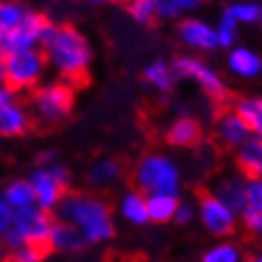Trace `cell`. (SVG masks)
<instances>
[{"label":"cell","mask_w":262,"mask_h":262,"mask_svg":"<svg viewBox=\"0 0 262 262\" xmlns=\"http://www.w3.org/2000/svg\"><path fill=\"white\" fill-rule=\"evenodd\" d=\"M40 50L46 55L48 67L67 84H82L92 71V42L76 27L50 23Z\"/></svg>","instance_id":"6da1fadb"},{"label":"cell","mask_w":262,"mask_h":262,"mask_svg":"<svg viewBox=\"0 0 262 262\" xmlns=\"http://www.w3.org/2000/svg\"><path fill=\"white\" fill-rule=\"evenodd\" d=\"M55 213L59 221L78 230L88 245L111 242L116 232L114 213L108 202L92 192H67Z\"/></svg>","instance_id":"7a4b0ae2"},{"label":"cell","mask_w":262,"mask_h":262,"mask_svg":"<svg viewBox=\"0 0 262 262\" xmlns=\"http://www.w3.org/2000/svg\"><path fill=\"white\" fill-rule=\"evenodd\" d=\"M135 188L146 196L165 194L179 198L183 190V171L171 156L164 152H148L133 169Z\"/></svg>","instance_id":"3957f363"},{"label":"cell","mask_w":262,"mask_h":262,"mask_svg":"<svg viewBox=\"0 0 262 262\" xmlns=\"http://www.w3.org/2000/svg\"><path fill=\"white\" fill-rule=\"evenodd\" d=\"M48 69L50 67H48L46 55L40 48L12 52L8 53L4 69L0 72L2 85H6L13 93L33 92L42 84Z\"/></svg>","instance_id":"277c9868"},{"label":"cell","mask_w":262,"mask_h":262,"mask_svg":"<svg viewBox=\"0 0 262 262\" xmlns=\"http://www.w3.org/2000/svg\"><path fill=\"white\" fill-rule=\"evenodd\" d=\"M74 108V90L63 80L42 82L31 95L33 120L44 125H55L65 122Z\"/></svg>","instance_id":"5b68a950"},{"label":"cell","mask_w":262,"mask_h":262,"mask_svg":"<svg viewBox=\"0 0 262 262\" xmlns=\"http://www.w3.org/2000/svg\"><path fill=\"white\" fill-rule=\"evenodd\" d=\"M34 190V205L42 211L55 213L59 203L71 186V171L65 164L53 162L50 165H38L29 175Z\"/></svg>","instance_id":"8992f818"},{"label":"cell","mask_w":262,"mask_h":262,"mask_svg":"<svg viewBox=\"0 0 262 262\" xmlns=\"http://www.w3.org/2000/svg\"><path fill=\"white\" fill-rule=\"evenodd\" d=\"M171 65H173L177 78L194 82L207 97L215 99V101L226 97V93H228L226 80L223 78V74L216 71L215 67L209 65L207 61H203L202 57L179 55Z\"/></svg>","instance_id":"52a82bcc"},{"label":"cell","mask_w":262,"mask_h":262,"mask_svg":"<svg viewBox=\"0 0 262 262\" xmlns=\"http://www.w3.org/2000/svg\"><path fill=\"white\" fill-rule=\"evenodd\" d=\"M196 216L203 230L215 237H228L234 234L239 215L232 211L228 205H224L219 198L213 194H203L196 203Z\"/></svg>","instance_id":"ba28073f"},{"label":"cell","mask_w":262,"mask_h":262,"mask_svg":"<svg viewBox=\"0 0 262 262\" xmlns=\"http://www.w3.org/2000/svg\"><path fill=\"white\" fill-rule=\"evenodd\" d=\"M50 23L52 21H48L44 13L36 12V10H29L19 25L12 29L10 33L0 36V44L8 53L40 48Z\"/></svg>","instance_id":"9c48e42d"},{"label":"cell","mask_w":262,"mask_h":262,"mask_svg":"<svg viewBox=\"0 0 262 262\" xmlns=\"http://www.w3.org/2000/svg\"><path fill=\"white\" fill-rule=\"evenodd\" d=\"M53 216L48 211H42L40 207L33 205L27 209L15 211V219H13L12 230L15 236L19 237V242L33 243V245H46L48 247V237L53 226Z\"/></svg>","instance_id":"30bf717a"},{"label":"cell","mask_w":262,"mask_h":262,"mask_svg":"<svg viewBox=\"0 0 262 262\" xmlns=\"http://www.w3.org/2000/svg\"><path fill=\"white\" fill-rule=\"evenodd\" d=\"M31 124H33L31 111L17 99V93L2 85L0 88V137H21L31 129Z\"/></svg>","instance_id":"8fae6325"},{"label":"cell","mask_w":262,"mask_h":262,"mask_svg":"<svg viewBox=\"0 0 262 262\" xmlns=\"http://www.w3.org/2000/svg\"><path fill=\"white\" fill-rule=\"evenodd\" d=\"M177 36L183 46L198 53H209L219 48L215 25L202 17H183L177 25Z\"/></svg>","instance_id":"7c38bea8"},{"label":"cell","mask_w":262,"mask_h":262,"mask_svg":"<svg viewBox=\"0 0 262 262\" xmlns=\"http://www.w3.org/2000/svg\"><path fill=\"white\" fill-rule=\"evenodd\" d=\"M215 133L216 139L221 141V144L230 148V150L239 148L245 141H249L253 137L249 125L245 124V120L234 111H228L219 116L215 125Z\"/></svg>","instance_id":"4fadbf2b"},{"label":"cell","mask_w":262,"mask_h":262,"mask_svg":"<svg viewBox=\"0 0 262 262\" xmlns=\"http://www.w3.org/2000/svg\"><path fill=\"white\" fill-rule=\"evenodd\" d=\"M226 67L236 78L255 80L262 74V55L249 46H234L228 50Z\"/></svg>","instance_id":"5bb4252c"},{"label":"cell","mask_w":262,"mask_h":262,"mask_svg":"<svg viewBox=\"0 0 262 262\" xmlns=\"http://www.w3.org/2000/svg\"><path fill=\"white\" fill-rule=\"evenodd\" d=\"M245 190H247V179L243 175L230 173V175H223L213 184L211 194L239 215V211L245 207Z\"/></svg>","instance_id":"9a60e30c"},{"label":"cell","mask_w":262,"mask_h":262,"mask_svg":"<svg viewBox=\"0 0 262 262\" xmlns=\"http://www.w3.org/2000/svg\"><path fill=\"white\" fill-rule=\"evenodd\" d=\"M202 139V125L192 116H179L165 129V143L173 148H190Z\"/></svg>","instance_id":"2e32d148"},{"label":"cell","mask_w":262,"mask_h":262,"mask_svg":"<svg viewBox=\"0 0 262 262\" xmlns=\"http://www.w3.org/2000/svg\"><path fill=\"white\" fill-rule=\"evenodd\" d=\"M122 175H124V169H122V164L114 158H99L95 160L90 169H88V184L92 188H97V190H108L112 186L122 181Z\"/></svg>","instance_id":"e0dca14e"},{"label":"cell","mask_w":262,"mask_h":262,"mask_svg":"<svg viewBox=\"0 0 262 262\" xmlns=\"http://www.w3.org/2000/svg\"><path fill=\"white\" fill-rule=\"evenodd\" d=\"M118 215L122 221H125L131 226H144L148 223V213H146V194H143L137 188H131L120 194L118 205H116Z\"/></svg>","instance_id":"ac0fdd59"},{"label":"cell","mask_w":262,"mask_h":262,"mask_svg":"<svg viewBox=\"0 0 262 262\" xmlns=\"http://www.w3.org/2000/svg\"><path fill=\"white\" fill-rule=\"evenodd\" d=\"M88 245L78 230L65 221H55L48 237V247L59 253H78Z\"/></svg>","instance_id":"d6986e66"},{"label":"cell","mask_w":262,"mask_h":262,"mask_svg":"<svg viewBox=\"0 0 262 262\" xmlns=\"http://www.w3.org/2000/svg\"><path fill=\"white\" fill-rule=\"evenodd\" d=\"M236 164L245 179H262V139L251 137L236 148Z\"/></svg>","instance_id":"ffe728a7"},{"label":"cell","mask_w":262,"mask_h":262,"mask_svg":"<svg viewBox=\"0 0 262 262\" xmlns=\"http://www.w3.org/2000/svg\"><path fill=\"white\" fill-rule=\"evenodd\" d=\"M0 200L12 207L13 211H21L34 205V190L29 179H12L0 190Z\"/></svg>","instance_id":"44dd1931"},{"label":"cell","mask_w":262,"mask_h":262,"mask_svg":"<svg viewBox=\"0 0 262 262\" xmlns=\"http://www.w3.org/2000/svg\"><path fill=\"white\" fill-rule=\"evenodd\" d=\"M143 78L158 93H169L175 88L177 74L173 71V65H169L167 61L156 59L144 67Z\"/></svg>","instance_id":"7402d4cb"},{"label":"cell","mask_w":262,"mask_h":262,"mask_svg":"<svg viewBox=\"0 0 262 262\" xmlns=\"http://www.w3.org/2000/svg\"><path fill=\"white\" fill-rule=\"evenodd\" d=\"M249 125L253 137L262 139V95H245L236 101L232 108Z\"/></svg>","instance_id":"603a6c76"},{"label":"cell","mask_w":262,"mask_h":262,"mask_svg":"<svg viewBox=\"0 0 262 262\" xmlns=\"http://www.w3.org/2000/svg\"><path fill=\"white\" fill-rule=\"evenodd\" d=\"M179 198L165 196V194H154L146 196V213H148V223L165 224L173 221V215L177 211Z\"/></svg>","instance_id":"cb8c5ba5"},{"label":"cell","mask_w":262,"mask_h":262,"mask_svg":"<svg viewBox=\"0 0 262 262\" xmlns=\"http://www.w3.org/2000/svg\"><path fill=\"white\" fill-rule=\"evenodd\" d=\"M202 0H154L158 19H179L186 17V13L196 12Z\"/></svg>","instance_id":"d4e9b609"},{"label":"cell","mask_w":262,"mask_h":262,"mask_svg":"<svg viewBox=\"0 0 262 262\" xmlns=\"http://www.w3.org/2000/svg\"><path fill=\"white\" fill-rule=\"evenodd\" d=\"M29 8L23 0H0V36L19 25Z\"/></svg>","instance_id":"484cf974"},{"label":"cell","mask_w":262,"mask_h":262,"mask_svg":"<svg viewBox=\"0 0 262 262\" xmlns=\"http://www.w3.org/2000/svg\"><path fill=\"white\" fill-rule=\"evenodd\" d=\"M200 262H243V251L234 242H216L203 253Z\"/></svg>","instance_id":"4316f807"},{"label":"cell","mask_w":262,"mask_h":262,"mask_svg":"<svg viewBox=\"0 0 262 262\" xmlns=\"http://www.w3.org/2000/svg\"><path fill=\"white\" fill-rule=\"evenodd\" d=\"M215 31H216V40H219V48L230 50V48L236 46L237 36H239V23L232 17V13L228 10H224L221 13V17H219V21H216L215 25Z\"/></svg>","instance_id":"83f0119b"},{"label":"cell","mask_w":262,"mask_h":262,"mask_svg":"<svg viewBox=\"0 0 262 262\" xmlns=\"http://www.w3.org/2000/svg\"><path fill=\"white\" fill-rule=\"evenodd\" d=\"M232 17L242 25H258L262 23V6L256 2H236L226 8Z\"/></svg>","instance_id":"f1b7e54d"},{"label":"cell","mask_w":262,"mask_h":262,"mask_svg":"<svg viewBox=\"0 0 262 262\" xmlns=\"http://www.w3.org/2000/svg\"><path fill=\"white\" fill-rule=\"evenodd\" d=\"M46 245H33V243H25L17 249L10 251L6 262H44L48 253Z\"/></svg>","instance_id":"f546056e"},{"label":"cell","mask_w":262,"mask_h":262,"mask_svg":"<svg viewBox=\"0 0 262 262\" xmlns=\"http://www.w3.org/2000/svg\"><path fill=\"white\" fill-rule=\"evenodd\" d=\"M127 13L133 21H137L141 25H148L156 19L154 0H129L127 2Z\"/></svg>","instance_id":"4dcf8cb0"},{"label":"cell","mask_w":262,"mask_h":262,"mask_svg":"<svg viewBox=\"0 0 262 262\" xmlns=\"http://www.w3.org/2000/svg\"><path fill=\"white\" fill-rule=\"evenodd\" d=\"M245 207L262 215V179H247Z\"/></svg>","instance_id":"1f68e13d"},{"label":"cell","mask_w":262,"mask_h":262,"mask_svg":"<svg viewBox=\"0 0 262 262\" xmlns=\"http://www.w3.org/2000/svg\"><path fill=\"white\" fill-rule=\"evenodd\" d=\"M194 219H196V205L188 200H184V202L179 200L177 211L173 215V223L179 224V226H188Z\"/></svg>","instance_id":"d6a6232c"},{"label":"cell","mask_w":262,"mask_h":262,"mask_svg":"<svg viewBox=\"0 0 262 262\" xmlns=\"http://www.w3.org/2000/svg\"><path fill=\"white\" fill-rule=\"evenodd\" d=\"M239 223H242V226H245V228L249 230V232L256 234V230L260 228L262 224V215L256 213V211L249 209V207H243L239 211Z\"/></svg>","instance_id":"836d02e7"},{"label":"cell","mask_w":262,"mask_h":262,"mask_svg":"<svg viewBox=\"0 0 262 262\" xmlns=\"http://www.w3.org/2000/svg\"><path fill=\"white\" fill-rule=\"evenodd\" d=\"M13 219H15V211L4 200H0V236L6 234L8 230L12 228Z\"/></svg>","instance_id":"e575fe53"},{"label":"cell","mask_w":262,"mask_h":262,"mask_svg":"<svg viewBox=\"0 0 262 262\" xmlns=\"http://www.w3.org/2000/svg\"><path fill=\"white\" fill-rule=\"evenodd\" d=\"M36 162H38V165H50V164H53V162H57V158H55L53 152L44 150L36 156Z\"/></svg>","instance_id":"d590c367"},{"label":"cell","mask_w":262,"mask_h":262,"mask_svg":"<svg viewBox=\"0 0 262 262\" xmlns=\"http://www.w3.org/2000/svg\"><path fill=\"white\" fill-rule=\"evenodd\" d=\"M8 255H10V251L6 249V245H4V243L0 242V262H6Z\"/></svg>","instance_id":"8d00e7d4"},{"label":"cell","mask_w":262,"mask_h":262,"mask_svg":"<svg viewBox=\"0 0 262 262\" xmlns=\"http://www.w3.org/2000/svg\"><path fill=\"white\" fill-rule=\"evenodd\" d=\"M8 57V52L2 48V44H0V72H2V69H4V61H6Z\"/></svg>","instance_id":"74e56055"},{"label":"cell","mask_w":262,"mask_h":262,"mask_svg":"<svg viewBox=\"0 0 262 262\" xmlns=\"http://www.w3.org/2000/svg\"><path fill=\"white\" fill-rule=\"evenodd\" d=\"M251 262H262V255H256L251 258Z\"/></svg>","instance_id":"f35d334b"},{"label":"cell","mask_w":262,"mask_h":262,"mask_svg":"<svg viewBox=\"0 0 262 262\" xmlns=\"http://www.w3.org/2000/svg\"><path fill=\"white\" fill-rule=\"evenodd\" d=\"M256 237H258V239H262V224H260V228L256 230V234H255Z\"/></svg>","instance_id":"ab89813d"},{"label":"cell","mask_w":262,"mask_h":262,"mask_svg":"<svg viewBox=\"0 0 262 262\" xmlns=\"http://www.w3.org/2000/svg\"><path fill=\"white\" fill-rule=\"evenodd\" d=\"M90 2H93V4H103V2H106V0H90Z\"/></svg>","instance_id":"60d3db41"},{"label":"cell","mask_w":262,"mask_h":262,"mask_svg":"<svg viewBox=\"0 0 262 262\" xmlns=\"http://www.w3.org/2000/svg\"><path fill=\"white\" fill-rule=\"evenodd\" d=\"M0 88H2V76H0Z\"/></svg>","instance_id":"b9f144b4"}]
</instances>
